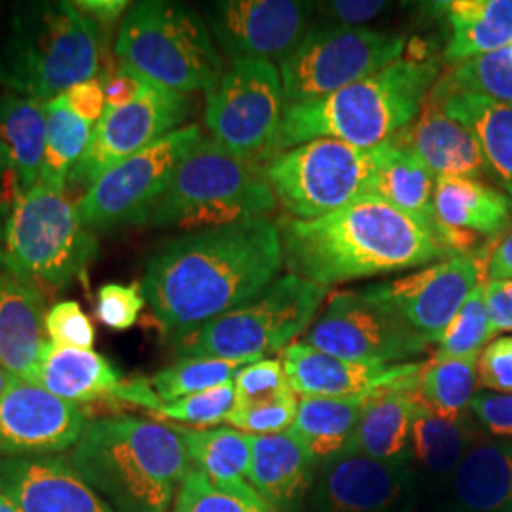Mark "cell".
Returning <instances> with one entry per match:
<instances>
[{
	"instance_id": "cell-27",
	"label": "cell",
	"mask_w": 512,
	"mask_h": 512,
	"mask_svg": "<svg viewBox=\"0 0 512 512\" xmlns=\"http://www.w3.org/2000/svg\"><path fill=\"white\" fill-rule=\"evenodd\" d=\"M418 387H387L372 393L342 454L385 463H406Z\"/></svg>"
},
{
	"instance_id": "cell-59",
	"label": "cell",
	"mask_w": 512,
	"mask_h": 512,
	"mask_svg": "<svg viewBox=\"0 0 512 512\" xmlns=\"http://www.w3.org/2000/svg\"><path fill=\"white\" fill-rule=\"evenodd\" d=\"M505 52H507V55H509V59L512 61V44H509L507 48H505Z\"/></svg>"
},
{
	"instance_id": "cell-2",
	"label": "cell",
	"mask_w": 512,
	"mask_h": 512,
	"mask_svg": "<svg viewBox=\"0 0 512 512\" xmlns=\"http://www.w3.org/2000/svg\"><path fill=\"white\" fill-rule=\"evenodd\" d=\"M279 232L289 274L325 289L454 256L416 220L372 194L319 219L281 220Z\"/></svg>"
},
{
	"instance_id": "cell-58",
	"label": "cell",
	"mask_w": 512,
	"mask_h": 512,
	"mask_svg": "<svg viewBox=\"0 0 512 512\" xmlns=\"http://www.w3.org/2000/svg\"><path fill=\"white\" fill-rule=\"evenodd\" d=\"M10 374L4 370V368H0V397H2V393H4V389H6V385L10 382Z\"/></svg>"
},
{
	"instance_id": "cell-18",
	"label": "cell",
	"mask_w": 512,
	"mask_h": 512,
	"mask_svg": "<svg viewBox=\"0 0 512 512\" xmlns=\"http://www.w3.org/2000/svg\"><path fill=\"white\" fill-rule=\"evenodd\" d=\"M88 423L78 404L12 376L0 397V456H61L78 444Z\"/></svg>"
},
{
	"instance_id": "cell-50",
	"label": "cell",
	"mask_w": 512,
	"mask_h": 512,
	"mask_svg": "<svg viewBox=\"0 0 512 512\" xmlns=\"http://www.w3.org/2000/svg\"><path fill=\"white\" fill-rule=\"evenodd\" d=\"M99 80L103 84L107 109H120V107L131 105L147 92L152 82L147 76L137 73L135 69H131L124 63H120V67L116 69H110L109 73L103 74Z\"/></svg>"
},
{
	"instance_id": "cell-3",
	"label": "cell",
	"mask_w": 512,
	"mask_h": 512,
	"mask_svg": "<svg viewBox=\"0 0 512 512\" xmlns=\"http://www.w3.org/2000/svg\"><path fill=\"white\" fill-rule=\"evenodd\" d=\"M114 512H167L192 461L179 433L158 421H90L69 456Z\"/></svg>"
},
{
	"instance_id": "cell-24",
	"label": "cell",
	"mask_w": 512,
	"mask_h": 512,
	"mask_svg": "<svg viewBox=\"0 0 512 512\" xmlns=\"http://www.w3.org/2000/svg\"><path fill=\"white\" fill-rule=\"evenodd\" d=\"M46 103L4 93L0 99V190L12 209L40 181L46 150Z\"/></svg>"
},
{
	"instance_id": "cell-26",
	"label": "cell",
	"mask_w": 512,
	"mask_h": 512,
	"mask_svg": "<svg viewBox=\"0 0 512 512\" xmlns=\"http://www.w3.org/2000/svg\"><path fill=\"white\" fill-rule=\"evenodd\" d=\"M251 440L249 484L279 511H294L310 494L319 463L291 433L260 435Z\"/></svg>"
},
{
	"instance_id": "cell-54",
	"label": "cell",
	"mask_w": 512,
	"mask_h": 512,
	"mask_svg": "<svg viewBox=\"0 0 512 512\" xmlns=\"http://www.w3.org/2000/svg\"><path fill=\"white\" fill-rule=\"evenodd\" d=\"M114 399L120 401V403L147 408V410L154 412V414H158V410L164 404L158 399V395L154 393L150 380H147V378H133V380L122 382L120 387H118V391H116V395H114Z\"/></svg>"
},
{
	"instance_id": "cell-8",
	"label": "cell",
	"mask_w": 512,
	"mask_h": 512,
	"mask_svg": "<svg viewBox=\"0 0 512 512\" xmlns=\"http://www.w3.org/2000/svg\"><path fill=\"white\" fill-rule=\"evenodd\" d=\"M114 52L148 80L184 95L211 92L224 74V59L207 21L181 2L131 4Z\"/></svg>"
},
{
	"instance_id": "cell-52",
	"label": "cell",
	"mask_w": 512,
	"mask_h": 512,
	"mask_svg": "<svg viewBox=\"0 0 512 512\" xmlns=\"http://www.w3.org/2000/svg\"><path fill=\"white\" fill-rule=\"evenodd\" d=\"M486 308L495 334L512 330V281H486Z\"/></svg>"
},
{
	"instance_id": "cell-28",
	"label": "cell",
	"mask_w": 512,
	"mask_h": 512,
	"mask_svg": "<svg viewBox=\"0 0 512 512\" xmlns=\"http://www.w3.org/2000/svg\"><path fill=\"white\" fill-rule=\"evenodd\" d=\"M448 492L452 512H512V440L473 442Z\"/></svg>"
},
{
	"instance_id": "cell-42",
	"label": "cell",
	"mask_w": 512,
	"mask_h": 512,
	"mask_svg": "<svg viewBox=\"0 0 512 512\" xmlns=\"http://www.w3.org/2000/svg\"><path fill=\"white\" fill-rule=\"evenodd\" d=\"M236 406V387L234 382L207 389L202 393L188 395L175 403L162 404L158 416L167 420L190 423L196 427L217 425L228 420L230 412Z\"/></svg>"
},
{
	"instance_id": "cell-33",
	"label": "cell",
	"mask_w": 512,
	"mask_h": 512,
	"mask_svg": "<svg viewBox=\"0 0 512 512\" xmlns=\"http://www.w3.org/2000/svg\"><path fill=\"white\" fill-rule=\"evenodd\" d=\"M429 97L475 135L490 173L512 200V105L469 92H431Z\"/></svg>"
},
{
	"instance_id": "cell-12",
	"label": "cell",
	"mask_w": 512,
	"mask_h": 512,
	"mask_svg": "<svg viewBox=\"0 0 512 512\" xmlns=\"http://www.w3.org/2000/svg\"><path fill=\"white\" fill-rule=\"evenodd\" d=\"M202 139L200 126L190 124L114 165L78 198L82 224L103 234L148 224L177 167Z\"/></svg>"
},
{
	"instance_id": "cell-49",
	"label": "cell",
	"mask_w": 512,
	"mask_h": 512,
	"mask_svg": "<svg viewBox=\"0 0 512 512\" xmlns=\"http://www.w3.org/2000/svg\"><path fill=\"white\" fill-rule=\"evenodd\" d=\"M471 414L490 435L512 439V395L478 391L471 403Z\"/></svg>"
},
{
	"instance_id": "cell-23",
	"label": "cell",
	"mask_w": 512,
	"mask_h": 512,
	"mask_svg": "<svg viewBox=\"0 0 512 512\" xmlns=\"http://www.w3.org/2000/svg\"><path fill=\"white\" fill-rule=\"evenodd\" d=\"M412 154L435 177H465L482 181L490 167L475 135L450 118L437 101L427 97L420 114L391 139Z\"/></svg>"
},
{
	"instance_id": "cell-1",
	"label": "cell",
	"mask_w": 512,
	"mask_h": 512,
	"mask_svg": "<svg viewBox=\"0 0 512 512\" xmlns=\"http://www.w3.org/2000/svg\"><path fill=\"white\" fill-rule=\"evenodd\" d=\"M283 266L279 224L262 217L165 241L148 258L139 285L171 340L251 302Z\"/></svg>"
},
{
	"instance_id": "cell-56",
	"label": "cell",
	"mask_w": 512,
	"mask_h": 512,
	"mask_svg": "<svg viewBox=\"0 0 512 512\" xmlns=\"http://www.w3.org/2000/svg\"><path fill=\"white\" fill-rule=\"evenodd\" d=\"M8 215H10V207H8V203H6L4 196H2V190H0V260H4V255H2V243H4V228H6Z\"/></svg>"
},
{
	"instance_id": "cell-53",
	"label": "cell",
	"mask_w": 512,
	"mask_h": 512,
	"mask_svg": "<svg viewBox=\"0 0 512 512\" xmlns=\"http://www.w3.org/2000/svg\"><path fill=\"white\" fill-rule=\"evenodd\" d=\"M76 8L92 19L103 31V27H112L128 14L131 2L128 0H76Z\"/></svg>"
},
{
	"instance_id": "cell-36",
	"label": "cell",
	"mask_w": 512,
	"mask_h": 512,
	"mask_svg": "<svg viewBox=\"0 0 512 512\" xmlns=\"http://www.w3.org/2000/svg\"><path fill=\"white\" fill-rule=\"evenodd\" d=\"M48 131L40 181L67 190L69 177L92 139L93 124L76 116L63 95L46 103Z\"/></svg>"
},
{
	"instance_id": "cell-32",
	"label": "cell",
	"mask_w": 512,
	"mask_h": 512,
	"mask_svg": "<svg viewBox=\"0 0 512 512\" xmlns=\"http://www.w3.org/2000/svg\"><path fill=\"white\" fill-rule=\"evenodd\" d=\"M450 25L442 61H461L495 54L512 44V0H452L431 4Z\"/></svg>"
},
{
	"instance_id": "cell-17",
	"label": "cell",
	"mask_w": 512,
	"mask_h": 512,
	"mask_svg": "<svg viewBox=\"0 0 512 512\" xmlns=\"http://www.w3.org/2000/svg\"><path fill=\"white\" fill-rule=\"evenodd\" d=\"M313 14V2L298 0H220L205 12L211 35L232 61L279 63L306 37Z\"/></svg>"
},
{
	"instance_id": "cell-44",
	"label": "cell",
	"mask_w": 512,
	"mask_h": 512,
	"mask_svg": "<svg viewBox=\"0 0 512 512\" xmlns=\"http://www.w3.org/2000/svg\"><path fill=\"white\" fill-rule=\"evenodd\" d=\"M234 387L236 406L272 401L275 397L293 391L281 359H264L239 368L234 378Z\"/></svg>"
},
{
	"instance_id": "cell-41",
	"label": "cell",
	"mask_w": 512,
	"mask_h": 512,
	"mask_svg": "<svg viewBox=\"0 0 512 512\" xmlns=\"http://www.w3.org/2000/svg\"><path fill=\"white\" fill-rule=\"evenodd\" d=\"M494 336L486 308V281H482L440 336L433 361L478 357Z\"/></svg>"
},
{
	"instance_id": "cell-35",
	"label": "cell",
	"mask_w": 512,
	"mask_h": 512,
	"mask_svg": "<svg viewBox=\"0 0 512 512\" xmlns=\"http://www.w3.org/2000/svg\"><path fill=\"white\" fill-rule=\"evenodd\" d=\"M183 439L194 469L219 484L249 482L251 440L249 435L230 427L192 429L171 425Z\"/></svg>"
},
{
	"instance_id": "cell-39",
	"label": "cell",
	"mask_w": 512,
	"mask_h": 512,
	"mask_svg": "<svg viewBox=\"0 0 512 512\" xmlns=\"http://www.w3.org/2000/svg\"><path fill=\"white\" fill-rule=\"evenodd\" d=\"M431 92H469L512 105V61L503 50L452 65Z\"/></svg>"
},
{
	"instance_id": "cell-10",
	"label": "cell",
	"mask_w": 512,
	"mask_h": 512,
	"mask_svg": "<svg viewBox=\"0 0 512 512\" xmlns=\"http://www.w3.org/2000/svg\"><path fill=\"white\" fill-rule=\"evenodd\" d=\"M403 35L370 27L311 23L306 37L279 63L287 105L313 103L401 59Z\"/></svg>"
},
{
	"instance_id": "cell-21",
	"label": "cell",
	"mask_w": 512,
	"mask_h": 512,
	"mask_svg": "<svg viewBox=\"0 0 512 512\" xmlns=\"http://www.w3.org/2000/svg\"><path fill=\"white\" fill-rule=\"evenodd\" d=\"M0 492L19 512H114L69 456H0Z\"/></svg>"
},
{
	"instance_id": "cell-60",
	"label": "cell",
	"mask_w": 512,
	"mask_h": 512,
	"mask_svg": "<svg viewBox=\"0 0 512 512\" xmlns=\"http://www.w3.org/2000/svg\"><path fill=\"white\" fill-rule=\"evenodd\" d=\"M412 512H416V511H412Z\"/></svg>"
},
{
	"instance_id": "cell-7",
	"label": "cell",
	"mask_w": 512,
	"mask_h": 512,
	"mask_svg": "<svg viewBox=\"0 0 512 512\" xmlns=\"http://www.w3.org/2000/svg\"><path fill=\"white\" fill-rule=\"evenodd\" d=\"M277 198L258 165L205 139L177 167L148 224L188 232L274 213Z\"/></svg>"
},
{
	"instance_id": "cell-40",
	"label": "cell",
	"mask_w": 512,
	"mask_h": 512,
	"mask_svg": "<svg viewBox=\"0 0 512 512\" xmlns=\"http://www.w3.org/2000/svg\"><path fill=\"white\" fill-rule=\"evenodd\" d=\"M243 366L220 359H177L162 368L150 385L162 403H175L188 395L234 382Z\"/></svg>"
},
{
	"instance_id": "cell-6",
	"label": "cell",
	"mask_w": 512,
	"mask_h": 512,
	"mask_svg": "<svg viewBox=\"0 0 512 512\" xmlns=\"http://www.w3.org/2000/svg\"><path fill=\"white\" fill-rule=\"evenodd\" d=\"M327 294L329 289L298 275H281L251 302L169 342L179 359H220L239 365L272 359L310 327Z\"/></svg>"
},
{
	"instance_id": "cell-55",
	"label": "cell",
	"mask_w": 512,
	"mask_h": 512,
	"mask_svg": "<svg viewBox=\"0 0 512 512\" xmlns=\"http://www.w3.org/2000/svg\"><path fill=\"white\" fill-rule=\"evenodd\" d=\"M488 281H512V232L494 247L488 262Z\"/></svg>"
},
{
	"instance_id": "cell-46",
	"label": "cell",
	"mask_w": 512,
	"mask_h": 512,
	"mask_svg": "<svg viewBox=\"0 0 512 512\" xmlns=\"http://www.w3.org/2000/svg\"><path fill=\"white\" fill-rule=\"evenodd\" d=\"M147 300L141 285L107 283L97 293L95 313L97 319L110 330H128L137 323Z\"/></svg>"
},
{
	"instance_id": "cell-37",
	"label": "cell",
	"mask_w": 512,
	"mask_h": 512,
	"mask_svg": "<svg viewBox=\"0 0 512 512\" xmlns=\"http://www.w3.org/2000/svg\"><path fill=\"white\" fill-rule=\"evenodd\" d=\"M478 357L433 361L425 366L416 389L421 404L442 420H467L478 385Z\"/></svg>"
},
{
	"instance_id": "cell-38",
	"label": "cell",
	"mask_w": 512,
	"mask_h": 512,
	"mask_svg": "<svg viewBox=\"0 0 512 512\" xmlns=\"http://www.w3.org/2000/svg\"><path fill=\"white\" fill-rule=\"evenodd\" d=\"M171 512H275L249 482L219 484L190 469L184 476Z\"/></svg>"
},
{
	"instance_id": "cell-14",
	"label": "cell",
	"mask_w": 512,
	"mask_h": 512,
	"mask_svg": "<svg viewBox=\"0 0 512 512\" xmlns=\"http://www.w3.org/2000/svg\"><path fill=\"white\" fill-rule=\"evenodd\" d=\"M304 344L340 359L384 366L406 365L429 346L397 311L361 293L332 294Z\"/></svg>"
},
{
	"instance_id": "cell-20",
	"label": "cell",
	"mask_w": 512,
	"mask_h": 512,
	"mask_svg": "<svg viewBox=\"0 0 512 512\" xmlns=\"http://www.w3.org/2000/svg\"><path fill=\"white\" fill-rule=\"evenodd\" d=\"M287 380L300 397H363L387 387H418L423 363L365 365L340 359L308 344H291L281 351Z\"/></svg>"
},
{
	"instance_id": "cell-43",
	"label": "cell",
	"mask_w": 512,
	"mask_h": 512,
	"mask_svg": "<svg viewBox=\"0 0 512 512\" xmlns=\"http://www.w3.org/2000/svg\"><path fill=\"white\" fill-rule=\"evenodd\" d=\"M298 410L296 393L289 391L272 401L251 404V406H234L228 416V423L245 435H279L289 433L293 427Z\"/></svg>"
},
{
	"instance_id": "cell-9",
	"label": "cell",
	"mask_w": 512,
	"mask_h": 512,
	"mask_svg": "<svg viewBox=\"0 0 512 512\" xmlns=\"http://www.w3.org/2000/svg\"><path fill=\"white\" fill-rule=\"evenodd\" d=\"M97 251V239L82 224L67 190L38 181L10 209L4 264L40 289H67L76 279H86Z\"/></svg>"
},
{
	"instance_id": "cell-45",
	"label": "cell",
	"mask_w": 512,
	"mask_h": 512,
	"mask_svg": "<svg viewBox=\"0 0 512 512\" xmlns=\"http://www.w3.org/2000/svg\"><path fill=\"white\" fill-rule=\"evenodd\" d=\"M46 334L61 348L92 349L95 342L92 319L74 300L57 302L46 311Z\"/></svg>"
},
{
	"instance_id": "cell-57",
	"label": "cell",
	"mask_w": 512,
	"mask_h": 512,
	"mask_svg": "<svg viewBox=\"0 0 512 512\" xmlns=\"http://www.w3.org/2000/svg\"><path fill=\"white\" fill-rule=\"evenodd\" d=\"M0 512H19L18 507L2 492H0Z\"/></svg>"
},
{
	"instance_id": "cell-47",
	"label": "cell",
	"mask_w": 512,
	"mask_h": 512,
	"mask_svg": "<svg viewBox=\"0 0 512 512\" xmlns=\"http://www.w3.org/2000/svg\"><path fill=\"white\" fill-rule=\"evenodd\" d=\"M478 385L501 395H512V336H501L478 357Z\"/></svg>"
},
{
	"instance_id": "cell-22",
	"label": "cell",
	"mask_w": 512,
	"mask_h": 512,
	"mask_svg": "<svg viewBox=\"0 0 512 512\" xmlns=\"http://www.w3.org/2000/svg\"><path fill=\"white\" fill-rule=\"evenodd\" d=\"M440 241L452 255H476L480 239L512 226V200L478 179L437 177L433 194Z\"/></svg>"
},
{
	"instance_id": "cell-4",
	"label": "cell",
	"mask_w": 512,
	"mask_h": 512,
	"mask_svg": "<svg viewBox=\"0 0 512 512\" xmlns=\"http://www.w3.org/2000/svg\"><path fill=\"white\" fill-rule=\"evenodd\" d=\"M439 76V59H399L329 97L287 105L272 158L315 139L380 147L414 122Z\"/></svg>"
},
{
	"instance_id": "cell-11",
	"label": "cell",
	"mask_w": 512,
	"mask_h": 512,
	"mask_svg": "<svg viewBox=\"0 0 512 512\" xmlns=\"http://www.w3.org/2000/svg\"><path fill=\"white\" fill-rule=\"evenodd\" d=\"M376 162V148L315 139L277 154L262 173L293 219L313 220L370 196Z\"/></svg>"
},
{
	"instance_id": "cell-15",
	"label": "cell",
	"mask_w": 512,
	"mask_h": 512,
	"mask_svg": "<svg viewBox=\"0 0 512 512\" xmlns=\"http://www.w3.org/2000/svg\"><path fill=\"white\" fill-rule=\"evenodd\" d=\"M188 114V95L150 82L147 92L131 105L105 109L101 120L93 126L90 145L74 167L67 186L86 192L114 165L181 129Z\"/></svg>"
},
{
	"instance_id": "cell-51",
	"label": "cell",
	"mask_w": 512,
	"mask_h": 512,
	"mask_svg": "<svg viewBox=\"0 0 512 512\" xmlns=\"http://www.w3.org/2000/svg\"><path fill=\"white\" fill-rule=\"evenodd\" d=\"M63 97L69 109L90 124H97L107 109L103 84L99 78L76 84L71 90L63 93Z\"/></svg>"
},
{
	"instance_id": "cell-16",
	"label": "cell",
	"mask_w": 512,
	"mask_h": 512,
	"mask_svg": "<svg viewBox=\"0 0 512 512\" xmlns=\"http://www.w3.org/2000/svg\"><path fill=\"white\" fill-rule=\"evenodd\" d=\"M488 262L484 251L450 256L406 277L368 285L359 293L393 308L408 327L429 344H437L476 285L484 281Z\"/></svg>"
},
{
	"instance_id": "cell-19",
	"label": "cell",
	"mask_w": 512,
	"mask_h": 512,
	"mask_svg": "<svg viewBox=\"0 0 512 512\" xmlns=\"http://www.w3.org/2000/svg\"><path fill=\"white\" fill-rule=\"evenodd\" d=\"M418 490L406 463L340 454L319 465L311 505L315 512H412Z\"/></svg>"
},
{
	"instance_id": "cell-5",
	"label": "cell",
	"mask_w": 512,
	"mask_h": 512,
	"mask_svg": "<svg viewBox=\"0 0 512 512\" xmlns=\"http://www.w3.org/2000/svg\"><path fill=\"white\" fill-rule=\"evenodd\" d=\"M103 31L74 2H35L16 12L0 48L8 93L52 101L99 74Z\"/></svg>"
},
{
	"instance_id": "cell-29",
	"label": "cell",
	"mask_w": 512,
	"mask_h": 512,
	"mask_svg": "<svg viewBox=\"0 0 512 512\" xmlns=\"http://www.w3.org/2000/svg\"><path fill=\"white\" fill-rule=\"evenodd\" d=\"M122 382L109 359L93 349L61 348L52 342L42 351L33 378V384L74 404L114 399Z\"/></svg>"
},
{
	"instance_id": "cell-13",
	"label": "cell",
	"mask_w": 512,
	"mask_h": 512,
	"mask_svg": "<svg viewBox=\"0 0 512 512\" xmlns=\"http://www.w3.org/2000/svg\"><path fill=\"white\" fill-rule=\"evenodd\" d=\"M285 107L279 67L264 59H239L207 92L205 126L220 147L262 169L272 158Z\"/></svg>"
},
{
	"instance_id": "cell-31",
	"label": "cell",
	"mask_w": 512,
	"mask_h": 512,
	"mask_svg": "<svg viewBox=\"0 0 512 512\" xmlns=\"http://www.w3.org/2000/svg\"><path fill=\"white\" fill-rule=\"evenodd\" d=\"M376 156L378 162L370 194L416 220L440 241L439 220L433 205L437 177L393 141L376 147Z\"/></svg>"
},
{
	"instance_id": "cell-25",
	"label": "cell",
	"mask_w": 512,
	"mask_h": 512,
	"mask_svg": "<svg viewBox=\"0 0 512 512\" xmlns=\"http://www.w3.org/2000/svg\"><path fill=\"white\" fill-rule=\"evenodd\" d=\"M48 342L42 289L8 270L0 260V368L33 382Z\"/></svg>"
},
{
	"instance_id": "cell-48",
	"label": "cell",
	"mask_w": 512,
	"mask_h": 512,
	"mask_svg": "<svg viewBox=\"0 0 512 512\" xmlns=\"http://www.w3.org/2000/svg\"><path fill=\"white\" fill-rule=\"evenodd\" d=\"M393 4L384 0H330L315 4V12H319L325 21L344 27H366L376 18H380Z\"/></svg>"
},
{
	"instance_id": "cell-34",
	"label": "cell",
	"mask_w": 512,
	"mask_h": 512,
	"mask_svg": "<svg viewBox=\"0 0 512 512\" xmlns=\"http://www.w3.org/2000/svg\"><path fill=\"white\" fill-rule=\"evenodd\" d=\"M370 395L344 399L302 397L289 433L319 465L336 458L348 446Z\"/></svg>"
},
{
	"instance_id": "cell-30",
	"label": "cell",
	"mask_w": 512,
	"mask_h": 512,
	"mask_svg": "<svg viewBox=\"0 0 512 512\" xmlns=\"http://www.w3.org/2000/svg\"><path fill=\"white\" fill-rule=\"evenodd\" d=\"M473 442V429L467 420L459 423L442 420L418 399L412 418L406 465L412 469L418 486L425 484L448 490L459 463Z\"/></svg>"
}]
</instances>
